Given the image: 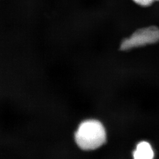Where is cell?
Masks as SVG:
<instances>
[{"label":"cell","mask_w":159,"mask_h":159,"mask_svg":"<svg viewBox=\"0 0 159 159\" xmlns=\"http://www.w3.org/2000/svg\"><path fill=\"white\" fill-rule=\"evenodd\" d=\"M75 142L80 148L93 150L101 147L106 142L104 126L96 119H88L81 122L75 133Z\"/></svg>","instance_id":"1"},{"label":"cell","mask_w":159,"mask_h":159,"mask_svg":"<svg viewBox=\"0 0 159 159\" xmlns=\"http://www.w3.org/2000/svg\"><path fill=\"white\" fill-rule=\"evenodd\" d=\"M159 42V29L156 26H149L138 30L130 37L125 39L121 44L122 50H129Z\"/></svg>","instance_id":"2"},{"label":"cell","mask_w":159,"mask_h":159,"mask_svg":"<svg viewBox=\"0 0 159 159\" xmlns=\"http://www.w3.org/2000/svg\"><path fill=\"white\" fill-rule=\"evenodd\" d=\"M133 159H153L155 152L151 144L146 141H142L136 145L133 153Z\"/></svg>","instance_id":"3"},{"label":"cell","mask_w":159,"mask_h":159,"mask_svg":"<svg viewBox=\"0 0 159 159\" xmlns=\"http://www.w3.org/2000/svg\"><path fill=\"white\" fill-rule=\"evenodd\" d=\"M136 4L142 7H148L150 6L154 2L159 1V0H132Z\"/></svg>","instance_id":"4"}]
</instances>
